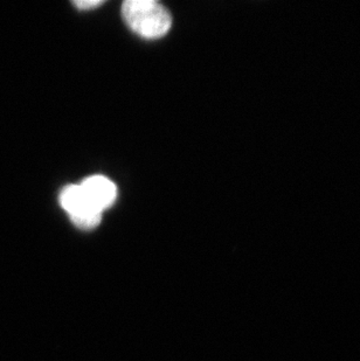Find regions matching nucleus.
I'll return each instance as SVG.
<instances>
[{"instance_id":"obj_1","label":"nucleus","mask_w":360,"mask_h":361,"mask_svg":"<svg viewBox=\"0 0 360 361\" xmlns=\"http://www.w3.org/2000/svg\"><path fill=\"white\" fill-rule=\"evenodd\" d=\"M122 17L131 31L145 39L162 38L172 26L170 12L155 0H126Z\"/></svg>"},{"instance_id":"obj_2","label":"nucleus","mask_w":360,"mask_h":361,"mask_svg":"<svg viewBox=\"0 0 360 361\" xmlns=\"http://www.w3.org/2000/svg\"><path fill=\"white\" fill-rule=\"evenodd\" d=\"M85 198L92 208L102 213L115 202L117 190L112 180L103 176H92L81 184Z\"/></svg>"},{"instance_id":"obj_3","label":"nucleus","mask_w":360,"mask_h":361,"mask_svg":"<svg viewBox=\"0 0 360 361\" xmlns=\"http://www.w3.org/2000/svg\"><path fill=\"white\" fill-rule=\"evenodd\" d=\"M60 204L62 208L68 213L69 216L78 214L81 212L88 209H95L89 204L85 198V192L82 190L81 185H69L64 188L60 195ZM97 211V209H96Z\"/></svg>"},{"instance_id":"obj_4","label":"nucleus","mask_w":360,"mask_h":361,"mask_svg":"<svg viewBox=\"0 0 360 361\" xmlns=\"http://www.w3.org/2000/svg\"><path fill=\"white\" fill-rule=\"evenodd\" d=\"M71 220L78 228L82 231H90L100 225V222L102 220V213L96 209H88L78 214L72 215Z\"/></svg>"},{"instance_id":"obj_5","label":"nucleus","mask_w":360,"mask_h":361,"mask_svg":"<svg viewBox=\"0 0 360 361\" xmlns=\"http://www.w3.org/2000/svg\"><path fill=\"white\" fill-rule=\"evenodd\" d=\"M75 7H78V10H92L96 7L103 5L101 0H81V1H74Z\"/></svg>"}]
</instances>
